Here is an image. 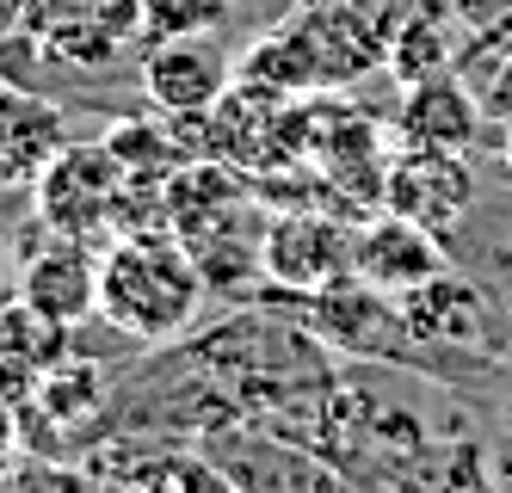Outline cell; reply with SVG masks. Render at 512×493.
Wrapping results in <instances>:
<instances>
[{
  "instance_id": "1",
  "label": "cell",
  "mask_w": 512,
  "mask_h": 493,
  "mask_svg": "<svg viewBox=\"0 0 512 493\" xmlns=\"http://www.w3.org/2000/svg\"><path fill=\"white\" fill-rule=\"evenodd\" d=\"M204 278L167 235H118L99 259V315L136 346H167L198 321Z\"/></svg>"
},
{
  "instance_id": "2",
  "label": "cell",
  "mask_w": 512,
  "mask_h": 493,
  "mask_svg": "<svg viewBox=\"0 0 512 493\" xmlns=\"http://www.w3.org/2000/svg\"><path fill=\"white\" fill-rule=\"evenodd\" d=\"M130 173L118 167V155L105 142H62L56 161L31 179V204H38V222L50 235H75L93 241L99 229L118 222Z\"/></svg>"
},
{
  "instance_id": "3",
  "label": "cell",
  "mask_w": 512,
  "mask_h": 493,
  "mask_svg": "<svg viewBox=\"0 0 512 493\" xmlns=\"http://www.w3.org/2000/svg\"><path fill=\"white\" fill-rule=\"evenodd\" d=\"M383 210L451 235L475 210V173L457 148H395V161H383Z\"/></svg>"
},
{
  "instance_id": "4",
  "label": "cell",
  "mask_w": 512,
  "mask_h": 493,
  "mask_svg": "<svg viewBox=\"0 0 512 493\" xmlns=\"http://www.w3.org/2000/svg\"><path fill=\"white\" fill-rule=\"evenodd\" d=\"M352 247H358V229H346L340 216H321V210H290L278 216L266 241H260V265L272 272V284L284 290H327L352 278Z\"/></svg>"
},
{
  "instance_id": "5",
  "label": "cell",
  "mask_w": 512,
  "mask_h": 493,
  "mask_svg": "<svg viewBox=\"0 0 512 493\" xmlns=\"http://www.w3.org/2000/svg\"><path fill=\"white\" fill-rule=\"evenodd\" d=\"M438 241H445V235L426 229V222L383 210V216H371V222L358 229L352 278L371 290V296H395V302H401L408 290H420L426 278L445 272V247H438Z\"/></svg>"
},
{
  "instance_id": "6",
  "label": "cell",
  "mask_w": 512,
  "mask_h": 493,
  "mask_svg": "<svg viewBox=\"0 0 512 493\" xmlns=\"http://www.w3.org/2000/svg\"><path fill=\"white\" fill-rule=\"evenodd\" d=\"M229 81H235V68L210 31L161 37L142 56V87H149L155 111H167V118H210V105L229 93Z\"/></svg>"
},
{
  "instance_id": "7",
  "label": "cell",
  "mask_w": 512,
  "mask_h": 493,
  "mask_svg": "<svg viewBox=\"0 0 512 493\" xmlns=\"http://www.w3.org/2000/svg\"><path fill=\"white\" fill-rule=\"evenodd\" d=\"M19 302L38 309L56 327H81L87 315H99V259L87 253V241L75 235H50L19 272Z\"/></svg>"
},
{
  "instance_id": "8",
  "label": "cell",
  "mask_w": 512,
  "mask_h": 493,
  "mask_svg": "<svg viewBox=\"0 0 512 493\" xmlns=\"http://www.w3.org/2000/svg\"><path fill=\"white\" fill-rule=\"evenodd\" d=\"M482 130V99H475L457 74H420L408 81V99L395 111V136L401 148H463Z\"/></svg>"
},
{
  "instance_id": "9",
  "label": "cell",
  "mask_w": 512,
  "mask_h": 493,
  "mask_svg": "<svg viewBox=\"0 0 512 493\" xmlns=\"http://www.w3.org/2000/svg\"><path fill=\"white\" fill-rule=\"evenodd\" d=\"M395 309H401V327L414 339H426V346H482L488 339V302L451 265L438 278H426L420 290H408Z\"/></svg>"
},
{
  "instance_id": "10",
  "label": "cell",
  "mask_w": 512,
  "mask_h": 493,
  "mask_svg": "<svg viewBox=\"0 0 512 493\" xmlns=\"http://www.w3.org/2000/svg\"><path fill=\"white\" fill-rule=\"evenodd\" d=\"M68 142L62 111L38 93L0 87V185H31Z\"/></svg>"
},
{
  "instance_id": "11",
  "label": "cell",
  "mask_w": 512,
  "mask_h": 493,
  "mask_svg": "<svg viewBox=\"0 0 512 493\" xmlns=\"http://www.w3.org/2000/svg\"><path fill=\"white\" fill-rule=\"evenodd\" d=\"M290 31L303 37V50L315 56V74H321V87H334V81H358L364 68H377L383 50H377V37L364 31L346 7H309L297 19H284Z\"/></svg>"
},
{
  "instance_id": "12",
  "label": "cell",
  "mask_w": 512,
  "mask_h": 493,
  "mask_svg": "<svg viewBox=\"0 0 512 493\" xmlns=\"http://www.w3.org/2000/svg\"><path fill=\"white\" fill-rule=\"evenodd\" d=\"M241 81H253V87H272V93H315L321 87V74H315V56L303 50V37L290 31V25H278L272 37H260L247 56H241Z\"/></svg>"
},
{
  "instance_id": "13",
  "label": "cell",
  "mask_w": 512,
  "mask_h": 493,
  "mask_svg": "<svg viewBox=\"0 0 512 493\" xmlns=\"http://www.w3.org/2000/svg\"><path fill=\"white\" fill-rule=\"evenodd\" d=\"M105 148L118 155V167L130 179H161V173H179V161H186L173 148V136L155 130V124H118L112 136H105Z\"/></svg>"
},
{
  "instance_id": "14",
  "label": "cell",
  "mask_w": 512,
  "mask_h": 493,
  "mask_svg": "<svg viewBox=\"0 0 512 493\" xmlns=\"http://www.w3.org/2000/svg\"><path fill=\"white\" fill-rule=\"evenodd\" d=\"M229 19V0H136V25L149 44L161 37H192V31H216Z\"/></svg>"
},
{
  "instance_id": "15",
  "label": "cell",
  "mask_w": 512,
  "mask_h": 493,
  "mask_svg": "<svg viewBox=\"0 0 512 493\" xmlns=\"http://www.w3.org/2000/svg\"><path fill=\"white\" fill-rule=\"evenodd\" d=\"M482 111H488V118H512V56L500 62V74L488 81V99H482Z\"/></svg>"
},
{
  "instance_id": "16",
  "label": "cell",
  "mask_w": 512,
  "mask_h": 493,
  "mask_svg": "<svg viewBox=\"0 0 512 493\" xmlns=\"http://www.w3.org/2000/svg\"><path fill=\"white\" fill-rule=\"evenodd\" d=\"M500 161H506V173H512V118H506V148H500Z\"/></svg>"
},
{
  "instance_id": "17",
  "label": "cell",
  "mask_w": 512,
  "mask_h": 493,
  "mask_svg": "<svg viewBox=\"0 0 512 493\" xmlns=\"http://www.w3.org/2000/svg\"><path fill=\"white\" fill-rule=\"evenodd\" d=\"M506 426H512V401H506Z\"/></svg>"
}]
</instances>
